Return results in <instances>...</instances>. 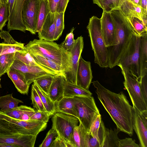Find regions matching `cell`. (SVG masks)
<instances>
[{"label": "cell", "mask_w": 147, "mask_h": 147, "mask_svg": "<svg viewBox=\"0 0 147 147\" xmlns=\"http://www.w3.org/2000/svg\"><path fill=\"white\" fill-rule=\"evenodd\" d=\"M96 88L97 97L105 109L121 131L130 136L133 134L132 107L123 92H112L97 80L92 82Z\"/></svg>", "instance_id": "obj_1"}, {"label": "cell", "mask_w": 147, "mask_h": 147, "mask_svg": "<svg viewBox=\"0 0 147 147\" xmlns=\"http://www.w3.org/2000/svg\"><path fill=\"white\" fill-rule=\"evenodd\" d=\"M110 13L115 28L116 38L114 45L107 48L108 67L112 68L117 65L129 43L132 34L135 33L126 17L119 9L113 10Z\"/></svg>", "instance_id": "obj_2"}, {"label": "cell", "mask_w": 147, "mask_h": 147, "mask_svg": "<svg viewBox=\"0 0 147 147\" xmlns=\"http://www.w3.org/2000/svg\"><path fill=\"white\" fill-rule=\"evenodd\" d=\"M25 46L30 53L40 55L60 65L65 71V76L69 67L70 51L55 42L40 39L30 41Z\"/></svg>", "instance_id": "obj_3"}, {"label": "cell", "mask_w": 147, "mask_h": 147, "mask_svg": "<svg viewBox=\"0 0 147 147\" xmlns=\"http://www.w3.org/2000/svg\"><path fill=\"white\" fill-rule=\"evenodd\" d=\"M87 28L94 53L95 63L100 67L107 68V51L102 34L101 18L95 16L92 17Z\"/></svg>", "instance_id": "obj_4"}, {"label": "cell", "mask_w": 147, "mask_h": 147, "mask_svg": "<svg viewBox=\"0 0 147 147\" xmlns=\"http://www.w3.org/2000/svg\"><path fill=\"white\" fill-rule=\"evenodd\" d=\"M141 36L135 33L123 53L117 64L121 69L132 74L138 80L141 77L139 49Z\"/></svg>", "instance_id": "obj_5"}, {"label": "cell", "mask_w": 147, "mask_h": 147, "mask_svg": "<svg viewBox=\"0 0 147 147\" xmlns=\"http://www.w3.org/2000/svg\"><path fill=\"white\" fill-rule=\"evenodd\" d=\"M74 98L79 122L89 133L93 120L100 113L94 99L92 96H76Z\"/></svg>", "instance_id": "obj_6"}, {"label": "cell", "mask_w": 147, "mask_h": 147, "mask_svg": "<svg viewBox=\"0 0 147 147\" xmlns=\"http://www.w3.org/2000/svg\"><path fill=\"white\" fill-rule=\"evenodd\" d=\"M124 77L123 84L134 106L140 112L147 111V104L145 102L140 87L138 80L132 74L122 69Z\"/></svg>", "instance_id": "obj_7"}, {"label": "cell", "mask_w": 147, "mask_h": 147, "mask_svg": "<svg viewBox=\"0 0 147 147\" xmlns=\"http://www.w3.org/2000/svg\"><path fill=\"white\" fill-rule=\"evenodd\" d=\"M53 115L52 118V127L58 134L73 144L72 137L74 129L78 125V119L73 115L61 112L55 113Z\"/></svg>", "instance_id": "obj_8"}, {"label": "cell", "mask_w": 147, "mask_h": 147, "mask_svg": "<svg viewBox=\"0 0 147 147\" xmlns=\"http://www.w3.org/2000/svg\"><path fill=\"white\" fill-rule=\"evenodd\" d=\"M40 0H25L22 11V18L26 30L35 34Z\"/></svg>", "instance_id": "obj_9"}, {"label": "cell", "mask_w": 147, "mask_h": 147, "mask_svg": "<svg viewBox=\"0 0 147 147\" xmlns=\"http://www.w3.org/2000/svg\"><path fill=\"white\" fill-rule=\"evenodd\" d=\"M10 67L16 69L22 73L29 85L36 79L44 75H58L46 67L26 64L16 59H15Z\"/></svg>", "instance_id": "obj_10"}, {"label": "cell", "mask_w": 147, "mask_h": 147, "mask_svg": "<svg viewBox=\"0 0 147 147\" xmlns=\"http://www.w3.org/2000/svg\"><path fill=\"white\" fill-rule=\"evenodd\" d=\"M25 0H8L9 15L7 24L9 31L18 30L25 32V27L22 18V11Z\"/></svg>", "instance_id": "obj_11"}, {"label": "cell", "mask_w": 147, "mask_h": 147, "mask_svg": "<svg viewBox=\"0 0 147 147\" xmlns=\"http://www.w3.org/2000/svg\"><path fill=\"white\" fill-rule=\"evenodd\" d=\"M84 41L82 36L75 40L73 47L70 51V57L69 69L65 74V80L76 84V75L79 60L84 48Z\"/></svg>", "instance_id": "obj_12"}, {"label": "cell", "mask_w": 147, "mask_h": 147, "mask_svg": "<svg viewBox=\"0 0 147 147\" xmlns=\"http://www.w3.org/2000/svg\"><path fill=\"white\" fill-rule=\"evenodd\" d=\"M37 136L19 133L0 134V143L11 145L14 147H34Z\"/></svg>", "instance_id": "obj_13"}, {"label": "cell", "mask_w": 147, "mask_h": 147, "mask_svg": "<svg viewBox=\"0 0 147 147\" xmlns=\"http://www.w3.org/2000/svg\"><path fill=\"white\" fill-rule=\"evenodd\" d=\"M93 78L90 62L80 57L76 75V85L89 90Z\"/></svg>", "instance_id": "obj_14"}, {"label": "cell", "mask_w": 147, "mask_h": 147, "mask_svg": "<svg viewBox=\"0 0 147 147\" xmlns=\"http://www.w3.org/2000/svg\"><path fill=\"white\" fill-rule=\"evenodd\" d=\"M100 18L102 34L106 46L113 45L115 42L116 33L110 12L103 11Z\"/></svg>", "instance_id": "obj_15"}, {"label": "cell", "mask_w": 147, "mask_h": 147, "mask_svg": "<svg viewBox=\"0 0 147 147\" xmlns=\"http://www.w3.org/2000/svg\"><path fill=\"white\" fill-rule=\"evenodd\" d=\"M132 122L133 129L136 132L141 147H147V125L141 117L140 112L134 106H132Z\"/></svg>", "instance_id": "obj_16"}, {"label": "cell", "mask_w": 147, "mask_h": 147, "mask_svg": "<svg viewBox=\"0 0 147 147\" xmlns=\"http://www.w3.org/2000/svg\"><path fill=\"white\" fill-rule=\"evenodd\" d=\"M119 9L125 17H137L147 25V13L130 0H120Z\"/></svg>", "instance_id": "obj_17"}, {"label": "cell", "mask_w": 147, "mask_h": 147, "mask_svg": "<svg viewBox=\"0 0 147 147\" xmlns=\"http://www.w3.org/2000/svg\"><path fill=\"white\" fill-rule=\"evenodd\" d=\"M56 12H50L47 15L38 37L40 39L53 41L55 29Z\"/></svg>", "instance_id": "obj_18"}, {"label": "cell", "mask_w": 147, "mask_h": 147, "mask_svg": "<svg viewBox=\"0 0 147 147\" xmlns=\"http://www.w3.org/2000/svg\"><path fill=\"white\" fill-rule=\"evenodd\" d=\"M7 73L18 91L22 94L28 95L30 85L23 74L18 70L11 67Z\"/></svg>", "instance_id": "obj_19"}, {"label": "cell", "mask_w": 147, "mask_h": 147, "mask_svg": "<svg viewBox=\"0 0 147 147\" xmlns=\"http://www.w3.org/2000/svg\"><path fill=\"white\" fill-rule=\"evenodd\" d=\"M65 81V78L61 75L54 76L48 95L51 100L55 103L63 97Z\"/></svg>", "instance_id": "obj_20"}, {"label": "cell", "mask_w": 147, "mask_h": 147, "mask_svg": "<svg viewBox=\"0 0 147 147\" xmlns=\"http://www.w3.org/2000/svg\"><path fill=\"white\" fill-rule=\"evenodd\" d=\"M55 103V113L61 112L73 115L78 118L74 97L63 96Z\"/></svg>", "instance_id": "obj_21"}, {"label": "cell", "mask_w": 147, "mask_h": 147, "mask_svg": "<svg viewBox=\"0 0 147 147\" xmlns=\"http://www.w3.org/2000/svg\"><path fill=\"white\" fill-rule=\"evenodd\" d=\"M92 94L76 84L65 81L64 85V97H74L92 96Z\"/></svg>", "instance_id": "obj_22"}, {"label": "cell", "mask_w": 147, "mask_h": 147, "mask_svg": "<svg viewBox=\"0 0 147 147\" xmlns=\"http://www.w3.org/2000/svg\"><path fill=\"white\" fill-rule=\"evenodd\" d=\"M29 53L35 61L37 63L51 70L58 75H60L63 76L65 79V71L60 65L40 55L33 54L30 52Z\"/></svg>", "instance_id": "obj_23"}, {"label": "cell", "mask_w": 147, "mask_h": 147, "mask_svg": "<svg viewBox=\"0 0 147 147\" xmlns=\"http://www.w3.org/2000/svg\"><path fill=\"white\" fill-rule=\"evenodd\" d=\"M139 63L141 77L147 74V34L140 37Z\"/></svg>", "instance_id": "obj_24"}, {"label": "cell", "mask_w": 147, "mask_h": 147, "mask_svg": "<svg viewBox=\"0 0 147 147\" xmlns=\"http://www.w3.org/2000/svg\"><path fill=\"white\" fill-rule=\"evenodd\" d=\"M121 131L118 128L113 129L105 127L103 142L102 147H119L120 140L118 134Z\"/></svg>", "instance_id": "obj_25"}, {"label": "cell", "mask_w": 147, "mask_h": 147, "mask_svg": "<svg viewBox=\"0 0 147 147\" xmlns=\"http://www.w3.org/2000/svg\"><path fill=\"white\" fill-rule=\"evenodd\" d=\"M32 86L39 95L46 111L49 115H53L55 113V102L51 100L48 94L43 91L35 82H33Z\"/></svg>", "instance_id": "obj_26"}, {"label": "cell", "mask_w": 147, "mask_h": 147, "mask_svg": "<svg viewBox=\"0 0 147 147\" xmlns=\"http://www.w3.org/2000/svg\"><path fill=\"white\" fill-rule=\"evenodd\" d=\"M87 132L81 123L74 128L72 142L74 147H85V141Z\"/></svg>", "instance_id": "obj_27"}, {"label": "cell", "mask_w": 147, "mask_h": 147, "mask_svg": "<svg viewBox=\"0 0 147 147\" xmlns=\"http://www.w3.org/2000/svg\"><path fill=\"white\" fill-rule=\"evenodd\" d=\"M134 32L142 36L147 34V25L140 19L134 17H125Z\"/></svg>", "instance_id": "obj_28"}, {"label": "cell", "mask_w": 147, "mask_h": 147, "mask_svg": "<svg viewBox=\"0 0 147 147\" xmlns=\"http://www.w3.org/2000/svg\"><path fill=\"white\" fill-rule=\"evenodd\" d=\"M50 9L48 0H40L36 26V32L40 30Z\"/></svg>", "instance_id": "obj_29"}, {"label": "cell", "mask_w": 147, "mask_h": 147, "mask_svg": "<svg viewBox=\"0 0 147 147\" xmlns=\"http://www.w3.org/2000/svg\"><path fill=\"white\" fill-rule=\"evenodd\" d=\"M20 103H23L21 100L13 98L12 93L0 97V109L4 111L18 106Z\"/></svg>", "instance_id": "obj_30"}, {"label": "cell", "mask_w": 147, "mask_h": 147, "mask_svg": "<svg viewBox=\"0 0 147 147\" xmlns=\"http://www.w3.org/2000/svg\"><path fill=\"white\" fill-rule=\"evenodd\" d=\"M26 49L24 43L19 42L17 44H11L3 41L0 43V56L23 51Z\"/></svg>", "instance_id": "obj_31"}, {"label": "cell", "mask_w": 147, "mask_h": 147, "mask_svg": "<svg viewBox=\"0 0 147 147\" xmlns=\"http://www.w3.org/2000/svg\"><path fill=\"white\" fill-rule=\"evenodd\" d=\"M15 53L0 56V78L7 73L14 60Z\"/></svg>", "instance_id": "obj_32"}, {"label": "cell", "mask_w": 147, "mask_h": 147, "mask_svg": "<svg viewBox=\"0 0 147 147\" xmlns=\"http://www.w3.org/2000/svg\"><path fill=\"white\" fill-rule=\"evenodd\" d=\"M14 57L15 59L18 60L26 64L45 67L35 61L26 48L24 51L15 52Z\"/></svg>", "instance_id": "obj_33"}, {"label": "cell", "mask_w": 147, "mask_h": 147, "mask_svg": "<svg viewBox=\"0 0 147 147\" xmlns=\"http://www.w3.org/2000/svg\"><path fill=\"white\" fill-rule=\"evenodd\" d=\"M54 76L51 74H46L36 79L35 82L39 87L45 93L48 94L49 91L53 81Z\"/></svg>", "instance_id": "obj_34"}, {"label": "cell", "mask_w": 147, "mask_h": 147, "mask_svg": "<svg viewBox=\"0 0 147 147\" xmlns=\"http://www.w3.org/2000/svg\"><path fill=\"white\" fill-rule=\"evenodd\" d=\"M52 13H65L69 0H48Z\"/></svg>", "instance_id": "obj_35"}, {"label": "cell", "mask_w": 147, "mask_h": 147, "mask_svg": "<svg viewBox=\"0 0 147 147\" xmlns=\"http://www.w3.org/2000/svg\"><path fill=\"white\" fill-rule=\"evenodd\" d=\"M65 13L56 12L55 29L54 35V41L57 40L61 36L64 28V16Z\"/></svg>", "instance_id": "obj_36"}, {"label": "cell", "mask_w": 147, "mask_h": 147, "mask_svg": "<svg viewBox=\"0 0 147 147\" xmlns=\"http://www.w3.org/2000/svg\"><path fill=\"white\" fill-rule=\"evenodd\" d=\"M32 108L26 105H21L2 112L11 117L19 119L24 113L31 109Z\"/></svg>", "instance_id": "obj_37"}, {"label": "cell", "mask_w": 147, "mask_h": 147, "mask_svg": "<svg viewBox=\"0 0 147 147\" xmlns=\"http://www.w3.org/2000/svg\"><path fill=\"white\" fill-rule=\"evenodd\" d=\"M31 98L34 107L38 111H46L40 97L32 86L31 90Z\"/></svg>", "instance_id": "obj_38"}, {"label": "cell", "mask_w": 147, "mask_h": 147, "mask_svg": "<svg viewBox=\"0 0 147 147\" xmlns=\"http://www.w3.org/2000/svg\"><path fill=\"white\" fill-rule=\"evenodd\" d=\"M18 133L16 126L0 118V134Z\"/></svg>", "instance_id": "obj_39"}, {"label": "cell", "mask_w": 147, "mask_h": 147, "mask_svg": "<svg viewBox=\"0 0 147 147\" xmlns=\"http://www.w3.org/2000/svg\"><path fill=\"white\" fill-rule=\"evenodd\" d=\"M103 11L110 12L119 9L120 0H100Z\"/></svg>", "instance_id": "obj_40"}, {"label": "cell", "mask_w": 147, "mask_h": 147, "mask_svg": "<svg viewBox=\"0 0 147 147\" xmlns=\"http://www.w3.org/2000/svg\"><path fill=\"white\" fill-rule=\"evenodd\" d=\"M9 15L8 5L7 3L1 4L0 7V30L5 25L6 22L8 21Z\"/></svg>", "instance_id": "obj_41"}, {"label": "cell", "mask_w": 147, "mask_h": 147, "mask_svg": "<svg viewBox=\"0 0 147 147\" xmlns=\"http://www.w3.org/2000/svg\"><path fill=\"white\" fill-rule=\"evenodd\" d=\"M74 28L73 27L70 32L67 34L64 41L60 44L63 48L67 51H69L73 47L75 40L74 38L73 31Z\"/></svg>", "instance_id": "obj_42"}, {"label": "cell", "mask_w": 147, "mask_h": 147, "mask_svg": "<svg viewBox=\"0 0 147 147\" xmlns=\"http://www.w3.org/2000/svg\"><path fill=\"white\" fill-rule=\"evenodd\" d=\"M101 121V115L99 113L96 116L93 120L89 132L92 136L96 138L98 140V132Z\"/></svg>", "instance_id": "obj_43"}, {"label": "cell", "mask_w": 147, "mask_h": 147, "mask_svg": "<svg viewBox=\"0 0 147 147\" xmlns=\"http://www.w3.org/2000/svg\"><path fill=\"white\" fill-rule=\"evenodd\" d=\"M57 135L56 131L52 127L47 133L43 141L39 145V147H50L53 141Z\"/></svg>", "instance_id": "obj_44"}, {"label": "cell", "mask_w": 147, "mask_h": 147, "mask_svg": "<svg viewBox=\"0 0 147 147\" xmlns=\"http://www.w3.org/2000/svg\"><path fill=\"white\" fill-rule=\"evenodd\" d=\"M50 147H74L69 141L59 134L53 141Z\"/></svg>", "instance_id": "obj_45"}, {"label": "cell", "mask_w": 147, "mask_h": 147, "mask_svg": "<svg viewBox=\"0 0 147 147\" xmlns=\"http://www.w3.org/2000/svg\"><path fill=\"white\" fill-rule=\"evenodd\" d=\"M50 116L47 111H37L35 112L31 117L30 120L37 121L47 123L49 119Z\"/></svg>", "instance_id": "obj_46"}, {"label": "cell", "mask_w": 147, "mask_h": 147, "mask_svg": "<svg viewBox=\"0 0 147 147\" xmlns=\"http://www.w3.org/2000/svg\"><path fill=\"white\" fill-rule=\"evenodd\" d=\"M138 81L142 94L147 104V74L141 77Z\"/></svg>", "instance_id": "obj_47"}, {"label": "cell", "mask_w": 147, "mask_h": 147, "mask_svg": "<svg viewBox=\"0 0 147 147\" xmlns=\"http://www.w3.org/2000/svg\"><path fill=\"white\" fill-rule=\"evenodd\" d=\"M85 144V147H100V143L97 139L88 132L86 135Z\"/></svg>", "instance_id": "obj_48"}, {"label": "cell", "mask_w": 147, "mask_h": 147, "mask_svg": "<svg viewBox=\"0 0 147 147\" xmlns=\"http://www.w3.org/2000/svg\"><path fill=\"white\" fill-rule=\"evenodd\" d=\"M119 147H141L140 145L137 144L135 140L131 138H125L120 140L119 142Z\"/></svg>", "instance_id": "obj_49"}, {"label": "cell", "mask_w": 147, "mask_h": 147, "mask_svg": "<svg viewBox=\"0 0 147 147\" xmlns=\"http://www.w3.org/2000/svg\"><path fill=\"white\" fill-rule=\"evenodd\" d=\"M105 126L104 122L102 120L100 123L98 134V140L100 144V147H102L105 133Z\"/></svg>", "instance_id": "obj_50"}, {"label": "cell", "mask_w": 147, "mask_h": 147, "mask_svg": "<svg viewBox=\"0 0 147 147\" xmlns=\"http://www.w3.org/2000/svg\"><path fill=\"white\" fill-rule=\"evenodd\" d=\"M140 113L142 120L146 125H147V111L140 112Z\"/></svg>", "instance_id": "obj_51"}, {"label": "cell", "mask_w": 147, "mask_h": 147, "mask_svg": "<svg viewBox=\"0 0 147 147\" xmlns=\"http://www.w3.org/2000/svg\"><path fill=\"white\" fill-rule=\"evenodd\" d=\"M147 0H141L140 6L145 13H147Z\"/></svg>", "instance_id": "obj_52"}, {"label": "cell", "mask_w": 147, "mask_h": 147, "mask_svg": "<svg viewBox=\"0 0 147 147\" xmlns=\"http://www.w3.org/2000/svg\"><path fill=\"white\" fill-rule=\"evenodd\" d=\"M138 6H140L141 0H130Z\"/></svg>", "instance_id": "obj_53"}, {"label": "cell", "mask_w": 147, "mask_h": 147, "mask_svg": "<svg viewBox=\"0 0 147 147\" xmlns=\"http://www.w3.org/2000/svg\"><path fill=\"white\" fill-rule=\"evenodd\" d=\"M93 3L97 5L99 7L102 8L100 0H93Z\"/></svg>", "instance_id": "obj_54"}, {"label": "cell", "mask_w": 147, "mask_h": 147, "mask_svg": "<svg viewBox=\"0 0 147 147\" xmlns=\"http://www.w3.org/2000/svg\"><path fill=\"white\" fill-rule=\"evenodd\" d=\"M1 4H5L8 3V0H1Z\"/></svg>", "instance_id": "obj_55"}, {"label": "cell", "mask_w": 147, "mask_h": 147, "mask_svg": "<svg viewBox=\"0 0 147 147\" xmlns=\"http://www.w3.org/2000/svg\"><path fill=\"white\" fill-rule=\"evenodd\" d=\"M0 5H1V0H0Z\"/></svg>", "instance_id": "obj_56"}, {"label": "cell", "mask_w": 147, "mask_h": 147, "mask_svg": "<svg viewBox=\"0 0 147 147\" xmlns=\"http://www.w3.org/2000/svg\"><path fill=\"white\" fill-rule=\"evenodd\" d=\"M1 5H0V7H1Z\"/></svg>", "instance_id": "obj_57"}, {"label": "cell", "mask_w": 147, "mask_h": 147, "mask_svg": "<svg viewBox=\"0 0 147 147\" xmlns=\"http://www.w3.org/2000/svg\"></svg>", "instance_id": "obj_58"}]
</instances>
